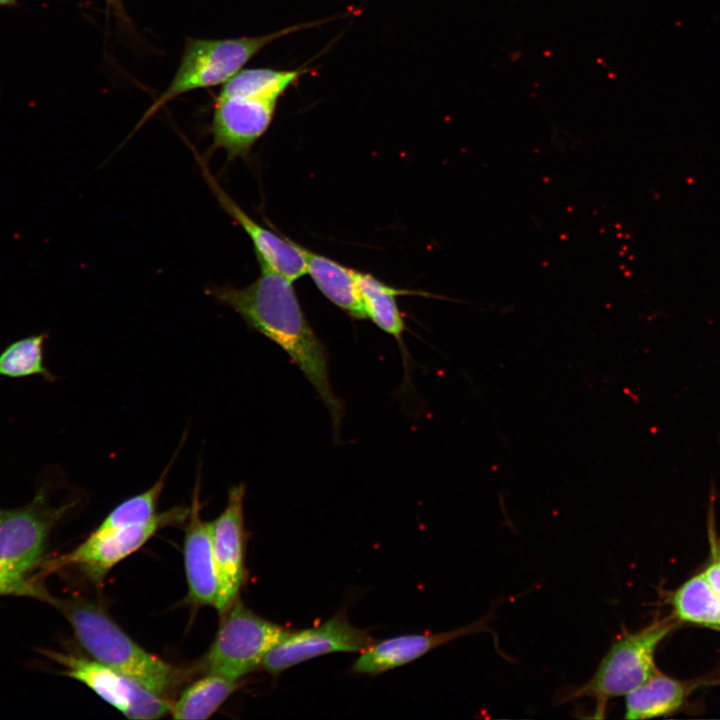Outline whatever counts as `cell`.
<instances>
[{"label": "cell", "instance_id": "cell-1", "mask_svg": "<svg viewBox=\"0 0 720 720\" xmlns=\"http://www.w3.org/2000/svg\"><path fill=\"white\" fill-rule=\"evenodd\" d=\"M208 293L286 352L325 404L338 435L343 403L330 384L327 350L306 320L292 281L261 268L259 277L248 286L214 285Z\"/></svg>", "mask_w": 720, "mask_h": 720}, {"label": "cell", "instance_id": "cell-2", "mask_svg": "<svg viewBox=\"0 0 720 720\" xmlns=\"http://www.w3.org/2000/svg\"><path fill=\"white\" fill-rule=\"evenodd\" d=\"M91 657L165 698L183 672L136 644L99 606L84 600L56 601Z\"/></svg>", "mask_w": 720, "mask_h": 720}, {"label": "cell", "instance_id": "cell-3", "mask_svg": "<svg viewBox=\"0 0 720 720\" xmlns=\"http://www.w3.org/2000/svg\"><path fill=\"white\" fill-rule=\"evenodd\" d=\"M335 19L336 17H332L299 23L260 36L231 39H189L172 81L145 112L137 127H140L166 103L183 93L226 83L269 43Z\"/></svg>", "mask_w": 720, "mask_h": 720}, {"label": "cell", "instance_id": "cell-4", "mask_svg": "<svg viewBox=\"0 0 720 720\" xmlns=\"http://www.w3.org/2000/svg\"><path fill=\"white\" fill-rule=\"evenodd\" d=\"M676 624L672 616L655 620L639 631L623 633L613 642L594 675L561 694L559 702L590 697L600 709L609 699L629 694L659 671L655 652Z\"/></svg>", "mask_w": 720, "mask_h": 720}, {"label": "cell", "instance_id": "cell-5", "mask_svg": "<svg viewBox=\"0 0 720 720\" xmlns=\"http://www.w3.org/2000/svg\"><path fill=\"white\" fill-rule=\"evenodd\" d=\"M222 615L206 666L209 673L239 680L261 666L286 630L256 615L238 599Z\"/></svg>", "mask_w": 720, "mask_h": 720}, {"label": "cell", "instance_id": "cell-6", "mask_svg": "<svg viewBox=\"0 0 720 720\" xmlns=\"http://www.w3.org/2000/svg\"><path fill=\"white\" fill-rule=\"evenodd\" d=\"M188 515L189 508L177 506L157 513L144 523L102 534L92 533L76 549L56 560L53 568L72 565L101 584L117 563L140 549L159 530L184 521Z\"/></svg>", "mask_w": 720, "mask_h": 720}, {"label": "cell", "instance_id": "cell-7", "mask_svg": "<svg viewBox=\"0 0 720 720\" xmlns=\"http://www.w3.org/2000/svg\"><path fill=\"white\" fill-rule=\"evenodd\" d=\"M45 654L64 667L66 676L88 686L130 719H159L170 713L171 701L94 659L54 651Z\"/></svg>", "mask_w": 720, "mask_h": 720}, {"label": "cell", "instance_id": "cell-8", "mask_svg": "<svg viewBox=\"0 0 720 720\" xmlns=\"http://www.w3.org/2000/svg\"><path fill=\"white\" fill-rule=\"evenodd\" d=\"M47 490L39 487L25 506L0 508V562L24 575L40 561L50 529L69 507L52 508Z\"/></svg>", "mask_w": 720, "mask_h": 720}, {"label": "cell", "instance_id": "cell-9", "mask_svg": "<svg viewBox=\"0 0 720 720\" xmlns=\"http://www.w3.org/2000/svg\"><path fill=\"white\" fill-rule=\"evenodd\" d=\"M373 639L337 615L311 628L286 631L263 658L261 667L278 674L301 662L332 652H363Z\"/></svg>", "mask_w": 720, "mask_h": 720}, {"label": "cell", "instance_id": "cell-10", "mask_svg": "<svg viewBox=\"0 0 720 720\" xmlns=\"http://www.w3.org/2000/svg\"><path fill=\"white\" fill-rule=\"evenodd\" d=\"M245 485L240 483L228 491L225 509L212 522V546L218 581L215 608L223 614L238 599L245 579Z\"/></svg>", "mask_w": 720, "mask_h": 720}, {"label": "cell", "instance_id": "cell-11", "mask_svg": "<svg viewBox=\"0 0 720 720\" xmlns=\"http://www.w3.org/2000/svg\"><path fill=\"white\" fill-rule=\"evenodd\" d=\"M278 100L217 97L211 123L212 149L228 160L246 156L271 124Z\"/></svg>", "mask_w": 720, "mask_h": 720}, {"label": "cell", "instance_id": "cell-12", "mask_svg": "<svg viewBox=\"0 0 720 720\" xmlns=\"http://www.w3.org/2000/svg\"><path fill=\"white\" fill-rule=\"evenodd\" d=\"M203 170L222 208L249 236L260 267L276 272L292 282L306 274V260L301 246L255 222L219 187L205 166Z\"/></svg>", "mask_w": 720, "mask_h": 720}, {"label": "cell", "instance_id": "cell-13", "mask_svg": "<svg viewBox=\"0 0 720 720\" xmlns=\"http://www.w3.org/2000/svg\"><path fill=\"white\" fill-rule=\"evenodd\" d=\"M200 481L197 479L185 529L184 565L190 601L215 607L218 581L212 546L213 523L200 515Z\"/></svg>", "mask_w": 720, "mask_h": 720}, {"label": "cell", "instance_id": "cell-14", "mask_svg": "<svg viewBox=\"0 0 720 720\" xmlns=\"http://www.w3.org/2000/svg\"><path fill=\"white\" fill-rule=\"evenodd\" d=\"M489 619L490 615H486L470 625L446 632L400 635L373 642L361 652L353 671L376 675L403 666L456 638L487 631Z\"/></svg>", "mask_w": 720, "mask_h": 720}, {"label": "cell", "instance_id": "cell-15", "mask_svg": "<svg viewBox=\"0 0 720 720\" xmlns=\"http://www.w3.org/2000/svg\"><path fill=\"white\" fill-rule=\"evenodd\" d=\"M301 248L306 260L307 273L322 294L352 318L360 320L367 318L354 270L302 246Z\"/></svg>", "mask_w": 720, "mask_h": 720}, {"label": "cell", "instance_id": "cell-16", "mask_svg": "<svg viewBox=\"0 0 720 720\" xmlns=\"http://www.w3.org/2000/svg\"><path fill=\"white\" fill-rule=\"evenodd\" d=\"M695 684L677 680L658 671L638 688L627 694L625 719H647L676 712Z\"/></svg>", "mask_w": 720, "mask_h": 720}, {"label": "cell", "instance_id": "cell-17", "mask_svg": "<svg viewBox=\"0 0 720 720\" xmlns=\"http://www.w3.org/2000/svg\"><path fill=\"white\" fill-rule=\"evenodd\" d=\"M238 687V680L209 673L192 683L172 702L170 714L179 720L207 719Z\"/></svg>", "mask_w": 720, "mask_h": 720}, {"label": "cell", "instance_id": "cell-18", "mask_svg": "<svg viewBox=\"0 0 720 720\" xmlns=\"http://www.w3.org/2000/svg\"><path fill=\"white\" fill-rule=\"evenodd\" d=\"M354 275L367 318L397 339L405 351L402 344L405 324L397 306L396 296L410 292L388 286L367 273L354 270Z\"/></svg>", "mask_w": 720, "mask_h": 720}, {"label": "cell", "instance_id": "cell-19", "mask_svg": "<svg viewBox=\"0 0 720 720\" xmlns=\"http://www.w3.org/2000/svg\"><path fill=\"white\" fill-rule=\"evenodd\" d=\"M676 620L716 629L720 625V596L703 573L683 583L671 599Z\"/></svg>", "mask_w": 720, "mask_h": 720}, {"label": "cell", "instance_id": "cell-20", "mask_svg": "<svg viewBox=\"0 0 720 720\" xmlns=\"http://www.w3.org/2000/svg\"><path fill=\"white\" fill-rule=\"evenodd\" d=\"M309 69L276 70L251 68L240 70L228 80L218 97L267 98L278 100Z\"/></svg>", "mask_w": 720, "mask_h": 720}, {"label": "cell", "instance_id": "cell-21", "mask_svg": "<svg viewBox=\"0 0 720 720\" xmlns=\"http://www.w3.org/2000/svg\"><path fill=\"white\" fill-rule=\"evenodd\" d=\"M46 333L30 335L12 342L0 353V376L24 378L40 375L49 382L55 377L44 365Z\"/></svg>", "mask_w": 720, "mask_h": 720}, {"label": "cell", "instance_id": "cell-22", "mask_svg": "<svg viewBox=\"0 0 720 720\" xmlns=\"http://www.w3.org/2000/svg\"><path fill=\"white\" fill-rule=\"evenodd\" d=\"M174 459L175 457L171 460L153 486H151L148 490L132 496L118 504L103 519L93 533H107L123 527L150 521L157 514V505L165 486L166 477Z\"/></svg>", "mask_w": 720, "mask_h": 720}, {"label": "cell", "instance_id": "cell-23", "mask_svg": "<svg viewBox=\"0 0 720 720\" xmlns=\"http://www.w3.org/2000/svg\"><path fill=\"white\" fill-rule=\"evenodd\" d=\"M0 595H21L48 598L27 575L16 572L0 562Z\"/></svg>", "mask_w": 720, "mask_h": 720}, {"label": "cell", "instance_id": "cell-24", "mask_svg": "<svg viewBox=\"0 0 720 720\" xmlns=\"http://www.w3.org/2000/svg\"><path fill=\"white\" fill-rule=\"evenodd\" d=\"M702 573L720 596V540L713 544L710 561Z\"/></svg>", "mask_w": 720, "mask_h": 720}, {"label": "cell", "instance_id": "cell-25", "mask_svg": "<svg viewBox=\"0 0 720 720\" xmlns=\"http://www.w3.org/2000/svg\"><path fill=\"white\" fill-rule=\"evenodd\" d=\"M13 2V0H0V4H9Z\"/></svg>", "mask_w": 720, "mask_h": 720}, {"label": "cell", "instance_id": "cell-26", "mask_svg": "<svg viewBox=\"0 0 720 720\" xmlns=\"http://www.w3.org/2000/svg\"><path fill=\"white\" fill-rule=\"evenodd\" d=\"M715 630H718V631H720V625H719V626H718V627H717V628H716Z\"/></svg>", "mask_w": 720, "mask_h": 720}]
</instances>
